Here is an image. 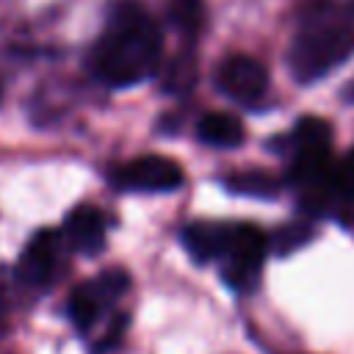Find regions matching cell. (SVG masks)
I'll return each instance as SVG.
<instances>
[{
  "instance_id": "9a60e30c",
  "label": "cell",
  "mask_w": 354,
  "mask_h": 354,
  "mask_svg": "<svg viewBox=\"0 0 354 354\" xmlns=\"http://www.w3.org/2000/svg\"><path fill=\"white\" fill-rule=\"evenodd\" d=\"M199 0H171V19L185 30V33H194L196 25H199Z\"/></svg>"
},
{
  "instance_id": "9c48e42d",
  "label": "cell",
  "mask_w": 354,
  "mask_h": 354,
  "mask_svg": "<svg viewBox=\"0 0 354 354\" xmlns=\"http://www.w3.org/2000/svg\"><path fill=\"white\" fill-rule=\"evenodd\" d=\"M199 138L210 147H238L246 136L243 124L238 116L232 113H224V111H210L199 119V127H196Z\"/></svg>"
},
{
  "instance_id": "7a4b0ae2",
  "label": "cell",
  "mask_w": 354,
  "mask_h": 354,
  "mask_svg": "<svg viewBox=\"0 0 354 354\" xmlns=\"http://www.w3.org/2000/svg\"><path fill=\"white\" fill-rule=\"evenodd\" d=\"M354 55V28L313 17L290 41L288 66L299 83H315Z\"/></svg>"
},
{
  "instance_id": "8fae6325",
  "label": "cell",
  "mask_w": 354,
  "mask_h": 354,
  "mask_svg": "<svg viewBox=\"0 0 354 354\" xmlns=\"http://www.w3.org/2000/svg\"><path fill=\"white\" fill-rule=\"evenodd\" d=\"M221 183L232 194L257 196V199H271V196L279 194V183L271 174H266V171H232Z\"/></svg>"
},
{
  "instance_id": "6da1fadb",
  "label": "cell",
  "mask_w": 354,
  "mask_h": 354,
  "mask_svg": "<svg viewBox=\"0 0 354 354\" xmlns=\"http://www.w3.org/2000/svg\"><path fill=\"white\" fill-rule=\"evenodd\" d=\"M163 50L158 22L138 0H113L94 44L91 64L111 88H130L155 75Z\"/></svg>"
},
{
  "instance_id": "e0dca14e",
  "label": "cell",
  "mask_w": 354,
  "mask_h": 354,
  "mask_svg": "<svg viewBox=\"0 0 354 354\" xmlns=\"http://www.w3.org/2000/svg\"><path fill=\"white\" fill-rule=\"evenodd\" d=\"M124 329H127V313H119V315H116V318L111 321V326H108L105 337L100 340L97 351H108V348H113V346L119 343V337L124 335Z\"/></svg>"
},
{
  "instance_id": "5b68a950",
  "label": "cell",
  "mask_w": 354,
  "mask_h": 354,
  "mask_svg": "<svg viewBox=\"0 0 354 354\" xmlns=\"http://www.w3.org/2000/svg\"><path fill=\"white\" fill-rule=\"evenodd\" d=\"M185 180L183 166L163 155H144L116 171V185L127 191H174Z\"/></svg>"
},
{
  "instance_id": "5bb4252c",
  "label": "cell",
  "mask_w": 354,
  "mask_h": 354,
  "mask_svg": "<svg viewBox=\"0 0 354 354\" xmlns=\"http://www.w3.org/2000/svg\"><path fill=\"white\" fill-rule=\"evenodd\" d=\"M310 235H313V230H310L307 224H288V227H282V230L277 232V238H274V249H277L279 254H288V252L299 249L301 243H307Z\"/></svg>"
},
{
  "instance_id": "4fadbf2b",
  "label": "cell",
  "mask_w": 354,
  "mask_h": 354,
  "mask_svg": "<svg viewBox=\"0 0 354 354\" xmlns=\"http://www.w3.org/2000/svg\"><path fill=\"white\" fill-rule=\"evenodd\" d=\"M94 285H97V290L102 293L105 301H113V299H119V296L130 288V277H127L122 268H108V271H102V274L94 279Z\"/></svg>"
},
{
  "instance_id": "7c38bea8",
  "label": "cell",
  "mask_w": 354,
  "mask_h": 354,
  "mask_svg": "<svg viewBox=\"0 0 354 354\" xmlns=\"http://www.w3.org/2000/svg\"><path fill=\"white\" fill-rule=\"evenodd\" d=\"M196 80V64H194V55L191 53H183L177 55L169 66H166V75H163V88L171 91V94H185Z\"/></svg>"
},
{
  "instance_id": "ba28073f",
  "label": "cell",
  "mask_w": 354,
  "mask_h": 354,
  "mask_svg": "<svg viewBox=\"0 0 354 354\" xmlns=\"http://www.w3.org/2000/svg\"><path fill=\"white\" fill-rule=\"evenodd\" d=\"M183 243L194 260L207 263L213 257H224L230 243V224L216 221H194L183 230Z\"/></svg>"
},
{
  "instance_id": "3957f363",
  "label": "cell",
  "mask_w": 354,
  "mask_h": 354,
  "mask_svg": "<svg viewBox=\"0 0 354 354\" xmlns=\"http://www.w3.org/2000/svg\"><path fill=\"white\" fill-rule=\"evenodd\" d=\"M268 241L254 224H230V243H227V263L221 277L235 290H246L257 282V271L263 266Z\"/></svg>"
},
{
  "instance_id": "52a82bcc",
  "label": "cell",
  "mask_w": 354,
  "mask_h": 354,
  "mask_svg": "<svg viewBox=\"0 0 354 354\" xmlns=\"http://www.w3.org/2000/svg\"><path fill=\"white\" fill-rule=\"evenodd\" d=\"M66 241L75 252L97 254L105 246V218L97 207H77L64 221Z\"/></svg>"
},
{
  "instance_id": "277c9868",
  "label": "cell",
  "mask_w": 354,
  "mask_h": 354,
  "mask_svg": "<svg viewBox=\"0 0 354 354\" xmlns=\"http://www.w3.org/2000/svg\"><path fill=\"white\" fill-rule=\"evenodd\" d=\"M216 86L235 102H254L268 88V69L252 55H230L216 69Z\"/></svg>"
},
{
  "instance_id": "ac0fdd59",
  "label": "cell",
  "mask_w": 354,
  "mask_h": 354,
  "mask_svg": "<svg viewBox=\"0 0 354 354\" xmlns=\"http://www.w3.org/2000/svg\"><path fill=\"white\" fill-rule=\"evenodd\" d=\"M343 97H346L348 102H354V80H351V83H348V86L343 88Z\"/></svg>"
},
{
  "instance_id": "30bf717a",
  "label": "cell",
  "mask_w": 354,
  "mask_h": 354,
  "mask_svg": "<svg viewBox=\"0 0 354 354\" xmlns=\"http://www.w3.org/2000/svg\"><path fill=\"white\" fill-rule=\"evenodd\" d=\"M105 304H108V301L102 299V293L97 290V285H94V282H86V285H80V288L72 290V299H69V318L75 321V326H77L80 332H88V329L97 324V318H100V313H102Z\"/></svg>"
},
{
  "instance_id": "2e32d148",
  "label": "cell",
  "mask_w": 354,
  "mask_h": 354,
  "mask_svg": "<svg viewBox=\"0 0 354 354\" xmlns=\"http://www.w3.org/2000/svg\"><path fill=\"white\" fill-rule=\"evenodd\" d=\"M329 180H332V191L337 196H343V199H351L354 196V152L340 166L332 169V177Z\"/></svg>"
},
{
  "instance_id": "8992f818",
  "label": "cell",
  "mask_w": 354,
  "mask_h": 354,
  "mask_svg": "<svg viewBox=\"0 0 354 354\" xmlns=\"http://www.w3.org/2000/svg\"><path fill=\"white\" fill-rule=\"evenodd\" d=\"M55 254H58V232H53V230H39V232L28 241L25 252L19 254L17 277H19L22 282H30V285L44 282V279L53 274Z\"/></svg>"
}]
</instances>
